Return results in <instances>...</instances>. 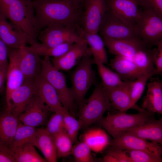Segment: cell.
Masks as SVG:
<instances>
[{"mask_svg": "<svg viewBox=\"0 0 162 162\" xmlns=\"http://www.w3.org/2000/svg\"><path fill=\"white\" fill-rule=\"evenodd\" d=\"M33 4L39 30L52 25L81 27L83 6L79 0H34Z\"/></svg>", "mask_w": 162, "mask_h": 162, "instance_id": "obj_1", "label": "cell"}, {"mask_svg": "<svg viewBox=\"0 0 162 162\" xmlns=\"http://www.w3.org/2000/svg\"><path fill=\"white\" fill-rule=\"evenodd\" d=\"M32 0H15L3 13L15 27L27 43H37L40 30Z\"/></svg>", "mask_w": 162, "mask_h": 162, "instance_id": "obj_2", "label": "cell"}, {"mask_svg": "<svg viewBox=\"0 0 162 162\" xmlns=\"http://www.w3.org/2000/svg\"><path fill=\"white\" fill-rule=\"evenodd\" d=\"M111 104L101 84L95 85L90 97L79 107L78 116L82 128L97 122L105 112L111 110Z\"/></svg>", "mask_w": 162, "mask_h": 162, "instance_id": "obj_3", "label": "cell"}, {"mask_svg": "<svg viewBox=\"0 0 162 162\" xmlns=\"http://www.w3.org/2000/svg\"><path fill=\"white\" fill-rule=\"evenodd\" d=\"M40 74L55 89L63 107L72 115L76 114L77 106L65 77L54 66L50 57L45 56L40 59Z\"/></svg>", "mask_w": 162, "mask_h": 162, "instance_id": "obj_4", "label": "cell"}, {"mask_svg": "<svg viewBox=\"0 0 162 162\" xmlns=\"http://www.w3.org/2000/svg\"><path fill=\"white\" fill-rule=\"evenodd\" d=\"M91 55L88 52L82 58L71 76L72 87L70 88L77 107L84 101L90 88L96 83V74L92 65Z\"/></svg>", "mask_w": 162, "mask_h": 162, "instance_id": "obj_5", "label": "cell"}, {"mask_svg": "<svg viewBox=\"0 0 162 162\" xmlns=\"http://www.w3.org/2000/svg\"><path fill=\"white\" fill-rule=\"evenodd\" d=\"M152 114L139 112L128 114L125 112L113 113L108 111L106 117H102L97 122L114 138L129 129L154 119L151 116Z\"/></svg>", "mask_w": 162, "mask_h": 162, "instance_id": "obj_6", "label": "cell"}, {"mask_svg": "<svg viewBox=\"0 0 162 162\" xmlns=\"http://www.w3.org/2000/svg\"><path fill=\"white\" fill-rule=\"evenodd\" d=\"M134 29L136 37L149 48L162 41V17L151 11H141Z\"/></svg>", "mask_w": 162, "mask_h": 162, "instance_id": "obj_7", "label": "cell"}, {"mask_svg": "<svg viewBox=\"0 0 162 162\" xmlns=\"http://www.w3.org/2000/svg\"><path fill=\"white\" fill-rule=\"evenodd\" d=\"M77 29L58 25H51L40 31L37 38L40 43L48 47L65 43H79L85 40L80 35Z\"/></svg>", "mask_w": 162, "mask_h": 162, "instance_id": "obj_8", "label": "cell"}, {"mask_svg": "<svg viewBox=\"0 0 162 162\" xmlns=\"http://www.w3.org/2000/svg\"><path fill=\"white\" fill-rule=\"evenodd\" d=\"M98 32L102 38L124 39L137 38L134 26L126 23L106 11Z\"/></svg>", "mask_w": 162, "mask_h": 162, "instance_id": "obj_9", "label": "cell"}, {"mask_svg": "<svg viewBox=\"0 0 162 162\" xmlns=\"http://www.w3.org/2000/svg\"><path fill=\"white\" fill-rule=\"evenodd\" d=\"M112 147L124 150H138L148 152L162 158V147L157 142H148L134 135L124 132L110 142Z\"/></svg>", "mask_w": 162, "mask_h": 162, "instance_id": "obj_10", "label": "cell"}, {"mask_svg": "<svg viewBox=\"0 0 162 162\" xmlns=\"http://www.w3.org/2000/svg\"><path fill=\"white\" fill-rule=\"evenodd\" d=\"M81 28L86 32L98 33L106 11L105 0H84Z\"/></svg>", "mask_w": 162, "mask_h": 162, "instance_id": "obj_11", "label": "cell"}, {"mask_svg": "<svg viewBox=\"0 0 162 162\" xmlns=\"http://www.w3.org/2000/svg\"><path fill=\"white\" fill-rule=\"evenodd\" d=\"M105 1L107 12L134 27L141 11L138 0Z\"/></svg>", "mask_w": 162, "mask_h": 162, "instance_id": "obj_12", "label": "cell"}, {"mask_svg": "<svg viewBox=\"0 0 162 162\" xmlns=\"http://www.w3.org/2000/svg\"><path fill=\"white\" fill-rule=\"evenodd\" d=\"M19 57V48H9L6 78V100L7 108L9 106L12 93L25 81L24 76L20 67Z\"/></svg>", "mask_w": 162, "mask_h": 162, "instance_id": "obj_13", "label": "cell"}, {"mask_svg": "<svg viewBox=\"0 0 162 162\" xmlns=\"http://www.w3.org/2000/svg\"><path fill=\"white\" fill-rule=\"evenodd\" d=\"M51 112L35 94L18 119L24 124L36 128L46 122Z\"/></svg>", "mask_w": 162, "mask_h": 162, "instance_id": "obj_14", "label": "cell"}, {"mask_svg": "<svg viewBox=\"0 0 162 162\" xmlns=\"http://www.w3.org/2000/svg\"><path fill=\"white\" fill-rule=\"evenodd\" d=\"M102 39L110 53L115 56L129 59L141 50L149 48L137 38L124 39Z\"/></svg>", "mask_w": 162, "mask_h": 162, "instance_id": "obj_15", "label": "cell"}, {"mask_svg": "<svg viewBox=\"0 0 162 162\" xmlns=\"http://www.w3.org/2000/svg\"><path fill=\"white\" fill-rule=\"evenodd\" d=\"M35 94L34 80H25L12 93L8 109L18 118Z\"/></svg>", "mask_w": 162, "mask_h": 162, "instance_id": "obj_16", "label": "cell"}, {"mask_svg": "<svg viewBox=\"0 0 162 162\" xmlns=\"http://www.w3.org/2000/svg\"><path fill=\"white\" fill-rule=\"evenodd\" d=\"M35 94L51 112L62 113L63 106L58 94L52 86L40 74L34 80Z\"/></svg>", "mask_w": 162, "mask_h": 162, "instance_id": "obj_17", "label": "cell"}, {"mask_svg": "<svg viewBox=\"0 0 162 162\" xmlns=\"http://www.w3.org/2000/svg\"><path fill=\"white\" fill-rule=\"evenodd\" d=\"M86 40L75 44L62 55L51 59L54 66L60 70L68 71L77 64L83 56L88 52Z\"/></svg>", "mask_w": 162, "mask_h": 162, "instance_id": "obj_18", "label": "cell"}, {"mask_svg": "<svg viewBox=\"0 0 162 162\" xmlns=\"http://www.w3.org/2000/svg\"><path fill=\"white\" fill-rule=\"evenodd\" d=\"M121 86L110 89H104L111 106L120 112H126L130 109H134L139 112H148L147 111L136 105L132 101L129 91L127 80Z\"/></svg>", "mask_w": 162, "mask_h": 162, "instance_id": "obj_19", "label": "cell"}, {"mask_svg": "<svg viewBox=\"0 0 162 162\" xmlns=\"http://www.w3.org/2000/svg\"><path fill=\"white\" fill-rule=\"evenodd\" d=\"M19 64L25 80H34L39 74L40 59L39 56L23 45L19 48Z\"/></svg>", "mask_w": 162, "mask_h": 162, "instance_id": "obj_20", "label": "cell"}, {"mask_svg": "<svg viewBox=\"0 0 162 162\" xmlns=\"http://www.w3.org/2000/svg\"><path fill=\"white\" fill-rule=\"evenodd\" d=\"M124 132L142 139L162 144V119H154L136 126Z\"/></svg>", "mask_w": 162, "mask_h": 162, "instance_id": "obj_21", "label": "cell"}, {"mask_svg": "<svg viewBox=\"0 0 162 162\" xmlns=\"http://www.w3.org/2000/svg\"><path fill=\"white\" fill-rule=\"evenodd\" d=\"M147 91L142 108L152 114H162V82L154 80L147 83Z\"/></svg>", "mask_w": 162, "mask_h": 162, "instance_id": "obj_22", "label": "cell"}, {"mask_svg": "<svg viewBox=\"0 0 162 162\" xmlns=\"http://www.w3.org/2000/svg\"><path fill=\"white\" fill-rule=\"evenodd\" d=\"M80 35L89 46L88 52L91 55L94 64H105L108 62V57L102 38L98 33L86 32L81 27L78 29Z\"/></svg>", "mask_w": 162, "mask_h": 162, "instance_id": "obj_23", "label": "cell"}, {"mask_svg": "<svg viewBox=\"0 0 162 162\" xmlns=\"http://www.w3.org/2000/svg\"><path fill=\"white\" fill-rule=\"evenodd\" d=\"M0 12V39L9 48H18L27 43L17 29Z\"/></svg>", "mask_w": 162, "mask_h": 162, "instance_id": "obj_24", "label": "cell"}, {"mask_svg": "<svg viewBox=\"0 0 162 162\" xmlns=\"http://www.w3.org/2000/svg\"><path fill=\"white\" fill-rule=\"evenodd\" d=\"M34 146L41 152L47 162L57 161L54 137L45 128H37Z\"/></svg>", "mask_w": 162, "mask_h": 162, "instance_id": "obj_25", "label": "cell"}, {"mask_svg": "<svg viewBox=\"0 0 162 162\" xmlns=\"http://www.w3.org/2000/svg\"><path fill=\"white\" fill-rule=\"evenodd\" d=\"M19 122L7 108L0 113V144L10 147Z\"/></svg>", "mask_w": 162, "mask_h": 162, "instance_id": "obj_26", "label": "cell"}, {"mask_svg": "<svg viewBox=\"0 0 162 162\" xmlns=\"http://www.w3.org/2000/svg\"><path fill=\"white\" fill-rule=\"evenodd\" d=\"M111 68L126 80H133L143 74L129 59L115 56L110 61Z\"/></svg>", "mask_w": 162, "mask_h": 162, "instance_id": "obj_27", "label": "cell"}, {"mask_svg": "<svg viewBox=\"0 0 162 162\" xmlns=\"http://www.w3.org/2000/svg\"><path fill=\"white\" fill-rule=\"evenodd\" d=\"M81 138V140L86 143L92 151L97 153L102 151L110 143L107 133L99 128L88 129Z\"/></svg>", "mask_w": 162, "mask_h": 162, "instance_id": "obj_28", "label": "cell"}, {"mask_svg": "<svg viewBox=\"0 0 162 162\" xmlns=\"http://www.w3.org/2000/svg\"><path fill=\"white\" fill-rule=\"evenodd\" d=\"M37 128L26 125L19 121L10 148L11 149L22 145L30 144L34 146Z\"/></svg>", "mask_w": 162, "mask_h": 162, "instance_id": "obj_29", "label": "cell"}, {"mask_svg": "<svg viewBox=\"0 0 162 162\" xmlns=\"http://www.w3.org/2000/svg\"><path fill=\"white\" fill-rule=\"evenodd\" d=\"M129 59L144 75L152 76L158 74L154 67L152 50L149 48L141 50Z\"/></svg>", "mask_w": 162, "mask_h": 162, "instance_id": "obj_30", "label": "cell"}, {"mask_svg": "<svg viewBox=\"0 0 162 162\" xmlns=\"http://www.w3.org/2000/svg\"><path fill=\"white\" fill-rule=\"evenodd\" d=\"M30 144H25L11 149L13 152L16 162H46Z\"/></svg>", "mask_w": 162, "mask_h": 162, "instance_id": "obj_31", "label": "cell"}, {"mask_svg": "<svg viewBox=\"0 0 162 162\" xmlns=\"http://www.w3.org/2000/svg\"><path fill=\"white\" fill-rule=\"evenodd\" d=\"M98 73L101 79V84L104 89H110L124 85L125 81L116 72L107 67L104 64L96 65Z\"/></svg>", "mask_w": 162, "mask_h": 162, "instance_id": "obj_32", "label": "cell"}, {"mask_svg": "<svg viewBox=\"0 0 162 162\" xmlns=\"http://www.w3.org/2000/svg\"><path fill=\"white\" fill-rule=\"evenodd\" d=\"M74 44L65 43L55 46L48 47L38 42L31 45L29 46H27L29 50L39 56L55 58L62 55L69 50Z\"/></svg>", "mask_w": 162, "mask_h": 162, "instance_id": "obj_33", "label": "cell"}, {"mask_svg": "<svg viewBox=\"0 0 162 162\" xmlns=\"http://www.w3.org/2000/svg\"><path fill=\"white\" fill-rule=\"evenodd\" d=\"M54 137L58 158L66 157L72 154L74 143L65 130Z\"/></svg>", "mask_w": 162, "mask_h": 162, "instance_id": "obj_34", "label": "cell"}, {"mask_svg": "<svg viewBox=\"0 0 162 162\" xmlns=\"http://www.w3.org/2000/svg\"><path fill=\"white\" fill-rule=\"evenodd\" d=\"M152 76L143 75L133 80H127L130 96L133 104L136 105L142 96L147 82Z\"/></svg>", "mask_w": 162, "mask_h": 162, "instance_id": "obj_35", "label": "cell"}, {"mask_svg": "<svg viewBox=\"0 0 162 162\" xmlns=\"http://www.w3.org/2000/svg\"><path fill=\"white\" fill-rule=\"evenodd\" d=\"M62 113L65 130L74 143H75L77 142L79 132L82 128L80 122L66 109Z\"/></svg>", "mask_w": 162, "mask_h": 162, "instance_id": "obj_36", "label": "cell"}, {"mask_svg": "<svg viewBox=\"0 0 162 162\" xmlns=\"http://www.w3.org/2000/svg\"><path fill=\"white\" fill-rule=\"evenodd\" d=\"M73 146L72 154L77 162H92L94 158L92 150L88 146L82 141L76 142Z\"/></svg>", "mask_w": 162, "mask_h": 162, "instance_id": "obj_37", "label": "cell"}, {"mask_svg": "<svg viewBox=\"0 0 162 162\" xmlns=\"http://www.w3.org/2000/svg\"><path fill=\"white\" fill-rule=\"evenodd\" d=\"M45 130L54 136L65 130L62 113L54 112L47 122Z\"/></svg>", "mask_w": 162, "mask_h": 162, "instance_id": "obj_38", "label": "cell"}, {"mask_svg": "<svg viewBox=\"0 0 162 162\" xmlns=\"http://www.w3.org/2000/svg\"><path fill=\"white\" fill-rule=\"evenodd\" d=\"M103 161L104 162H131L127 150L112 147L104 156Z\"/></svg>", "mask_w": 162, "mask_h": 162, "instance_id": "obj_39", "label": "cell"}, {"mask_svg": "<svg viewBox=\"0 0 162 162\" xmlns=\"http://www.w3.org/2000/svg\"><path fill=\"white\" fill-rule=\"evenodd\" d=\"M131 162H161L162 158L141 150H127Z\"/></svg>", "mask_w": 162, "mask_h": 162, "instance_id": "obj_40", "label": "cell"}, {"mask_svg": "<svg viewBox=\"0 0 162 162\" xmlns=\"http://www.w3.org/2000/svg\"><path fill=\"white\" fill-rule=\"evenodd\" d=\"M143 10L151 11L162 17V0H138Z\"/></svg>", "mask_w": 162, "mask_h": 162, "instance_id": "obj_41", "label": "cell"}, {"mask_svg": "<svg viewBox=\"0 0 162 162\" xmlns=\"http://www.w3.org/2000/svg\"><path fill=\"white\" fill-rule=\"evenodd\" d=\"M156 46V47L152 50L153 59L158 74L161 75L162 73V41Z\"/></svg>", "mask_w": 162, "mask_h": 162, "instance_id": "obj_42", "label": "cell"}, {"mask_svg": "<svg viewBox=\"0 0 162 162\" xmlns=\"http://www.w3.org/2000/svg\"><path fill=\"white\" fill-rule=\"evenodd\" d=\"M0 162H16L12 150L7 146L0 144Z\"/></svg>", "mask_w": 162, "mask_h": 162, "instance_id": "obj_43", "label": "cell"}, {"mask_svg": "<svg viewBox=\"0 0 162 162\" xmlns=\"http://www.w3.org/2000/svg\"><path fill=\"white\" fill-rule=\"evenodd\" d=\"M8 46L0 39V67L8 66Z\"/></svg>", "mask_w": 162, "mask_h": 162, "instance_id": "obj_44", "label": "cell"}, {"mask_svg": "<svg viewBox=\"0 0 162 162\" xmlns=\"http://www.w3.org/2000/svg\"><path fill=\"white\" fill-rule=\"evenodd\" d=\"M7 67H0V94L3 90L6 81Z\"/></svg>", "mask_w": 162, "mask_h": 162, "instance_id": "obj_45", "label": "cell"}, {"mask_svg": "<svg viewBox=\"0 0 162 162\" xmlns=\"http://www.w3.org/2000/svg\"><path fill=\"white\" fill-rule=\"evenodd\" d=\"M15 0H0V12L3 13L8 7Z\"/></svg>", "mask_w": 162, "mask_h": 162, "instance_id": "obj_46", "label": "cell"}, {"mask_svg": "<svg viewBox=\"0 0 162 162\" xmlns=\"http://www.w3.org/2000/svg\"><path fill=\"white\" fill-rule=\"evenodd\" d=\"M82 5H83V3L84 0H79Z\"/></svg>", "mask_w": 162, "mask_h": 162, "instance_id": "obj_47", "label": "cell"}]
</instances>
